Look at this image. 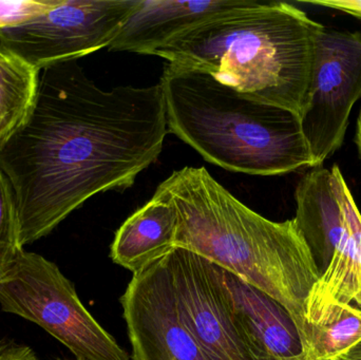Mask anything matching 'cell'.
<instances>
[{"label": "cell", "mask_w": 361, "mask_h": 360, "mask_svg": "<svg viewBox=\"0 0 361 360\" xmlns=\"http://www.w3.org/2000/svg\"><path fill=\"white\" fill-rule=\"evenodd\" d=\"M167 133L160 82L103 90L78 61L40 70L29 116L0 145L21 247L48 236L91 197L131 187L158 160Z\"/></svg>", "instance_id": "obj_1"}, {"label": "cell", "mask_w": 361, "mask_h": 360, "mask_svg": "<svg viewBox=\"0 0 361 360\" xmlns=\"http://www.w3.org/2000/svg\"><path fill=\"white\" fill-rule=\"evenodd\" d=\"M152 198L177 211L176 247L205 258L280 302L294 317L305 346L307 302L319 277L294 219L262 217L204 167L173 171Z\"/></svg>", "instance_id": "obj_2"}, {"label": "cell", "mask_w": 361, "mask_h": 360, "mask_svg": "<svg viewBox=\"0 0 361 360\" xmlns=\"http://www.w3.org/2000/svg\"><path fill=\"white\" fill-rule=\"evenodd\" d=\"M324 29L288 2L250 0L185 30L152 55L300 116Z\"/></svg>", "instance_id": "obj_3"}, {"label": "cell", "mask_w": 361, "mask_h": 360, "mask_svg": "<svg viewBox=\"0 0 361 360\" xmlns=\"http://www.w3.org/2000/svg\"><path fill=\"white\" fill-rule=\"evenodd\" d=\"M160 85L169 132L207 162L264 177L313 168L298 114L173 63L165 65Z\"/></svg>", "instance_id": "obj_4"}, {"label": "cell", "mask_w": 361, "mask_h": 360, "mask_svg": "<svg viewBox=\"0 0 361 360\" xmlns=\"http://www.w3.org/2000/svg\"><path fill=\"white\" fill-rule=\"evenodd\" d=\"M0 308L48 332L76 360H130L85 308L73 283L38 254L19 252L0 279Z\"/></svg>", "instance_id": "obj_5"}, {"label": "cell", "mask_w": 361, "mask_h": 360, "mask_svg": "<svg viewBox=\"0 0 361 360\" xmlns=\"http://www.w3.org/2000/svg\"><path fill=\"white\" fill-rule=\"evenodd\" d=\"M139 0H59L46 12L0 29V49L31 67L78 61L111 44Z\"/></svg>", "instance_id": "obj_6"}, {"label": "cell", "mask_w": 361, "mask_h": 360, "mask_svg": "<svg viewBox=\"0 0 361 360\" xmlns=\"http://www.w3.org/2000/svg\"><path fill=\"white\" fill-rule=\"evenodd\" d=\"M361 97V34L322 30L301 128L314 167L343 145L350 114Z\"/></svg>", "instance_id": "obj_7"}, {"label": "cell", "mask_w": 361, "mask_h": 360, "mask_svg": "<svg viewBox=\"0 0 361 360\" xmlns=\"http://www.w3.org/2000/svg\"><path fill=\"white\" fill-rule=\"evenodd\" d=\"M183 321L207 360H267L240 325L220 268L176 247L166 257Z\"/></svg>", "instance_id": "obj_8"}, {"label": "cell", "mask_w": 361, "mask_h": 360, "mask_svg": "<svg viewBox=\"0 0 361 360\" xmlns=\"http://www.w3.org/2000/svg\"><path fill=\"white\" fill-rule=\"evenodd\" d=\"M166 257L133 275L121 298L133 360H207L183 321Z\"/></svg>", "instance_id": "obj_9"}, {"label": "cell", "mask_w": 361, "mask_h": 360, "mask_svg": "<svg viewBox=\"0 0 361 360\" xmlns=\"http://www.w3.org/2000/svg\"><path fill=\"white\" fill-rule=\"evenodd\" d=\"M220 272L231 309L259 354L267 360H305L302 334L292 314L239 277Z\"/></svg>", "instance_id": "obj_10"}, {"label": "cell", "mask_w": 361, "mask_h": 360, "mask_svg": "<svg viewBox=\"0 0 361 360\" xmlns=\"http://www.w3.org/2000/svg\"><path fill=\"white\" fill-rule=\"evenodd\" d=\"M250 0H139L108 46L110 51L154 54L157 49L185 30L222 13L245 6Z\"/></svg>", "instance_id": "obj_11"}, {"label": "cell", "mask_w": 361, "mask_h": 360, "mask_svg": "<svg viewBox=\"0 0 361 360\" xmlns=\"http://www.w3.org/2000/svg\"><path fill=\"white\" fill-rule=\"evenodd\" d=\"M177 228L175 207L152 198L118 228L110 257L114 263L137 274L176 249Z\"/></svg>", "instance_id": "obj_12"}, {"label": "cell", "mask_w": 361, "mask_h": 360, "mask_svg": "<svg viewBox=\"0 0 361 360\" xmlns=\"http://www.w3.org/2000/svg\"><path fill=\"white\" fill-rule=\"evenodd\" d=\"M361 340V309L333 302L307 314L305 360H333Z\"/></svg>", "instance_id": "obj_13"}, {"label": "cell", "mask_w": 361, "mask_h": 360, "mask_svg": "<svg viewBox=\"0 0 361 360\" xmlns=\"http://www.w3.org/2000/svg\"><path fill=\"white\" fill-rule=\"evenodd\" d=\"M39 72L11 55L0 61V145L29 116L37 94Z\"/></svg>", "instance_id": "obj_14"}, {"label": "cell", "mask_w": 361, "mask_h": 360, "mask_svg": "<svg viewBox=\"0 0 361 360\" xmlns=\"http://www.w3.org/2000/svg\"><path fill=\"white\" fill-rule=\"evenodd\" d=\"M21 249L23 247L19 240L18 215L14 192L6 175L0 170V279Z\"/></svg>", "instance_id": "obj_15"}, {"label": "cell", "mask_w": 361, "mask_h": 360, "mask_svg": "<svg viewBox=\"0 0 361 360\" xmlns=\"http://www.w3.org/2000/svg\"><path fill=\"white\" fill-rule=\"evenodd\" d=\"M59 0H0V29L19 25L49 8Z\"/></svg>", "instance_id": "obj_16"}, {"label": "cell", "mask_w": 361, "mask_h": 360, "mask_svg": "<svg viewBox=\"0 0 361 360\" xmlns=\"http://www.w3.org/2000/svg\"><path fill=\"white\" fill-rule=\"evenodd\" d=\"M307 4L343 11L361 19V0H313Z\"/></svg>", "instance_id": "obj_17"}, {"label": "cell", "mask_w": 361, "mask_h": 360, "mask_svg": "<svg viewBox=\"0 0 361 360\" xmlns=\"http://www.w3.org/2000/svg\"><path fill=\"white\" fill-rule=\"evenodd\" d=\"M333 360H361V340L355 346L341 353Z\"/></svg>", "instance_id": "obj_18"}, {"label": "cell", "mask_w": 361, "mask_h": 360, "mask_svg": "<svg viewBox=\"0 0 361 360\" xmlns=\"http://www.w3.org/2000/svg\"><path fill=\"white\" fill-rule=\"evenodd\" d=\"M355 142L356 144H357L358 150H360V154L361 156V110L360 116H358L357 120V129H356Z\"/></svg>", "instance_id": "obj_19"}, {"label": "cell", "mask_w": 361, "mask_h": 360, "mask_svg": "<svg viewBox=\"0 0 361 360\" xmlns=\"http://www.w3.org/2000/svg\"><path fill=\"white\" fill-rule=\"evenodd\" d=\"M8 57H10V55L6 54V53H4V51L0 49V61H6V59H8Z\"/></svg>", "instance_id": "obj_20"}, {"label": "cell", "mask_w": 361, "mask_h": 360, "mask_svg": "<svg viewBox=\"0 0 361 360\" xmlns=\"http://www.w3.org/2000/svg\"><path fill=\"white\" fill-rule=\"evenodd\" d=\"M31 360H38L37 357H35V359H31Z\"/></svg>", "instance_id": "obj_21"}, {"label": "cell", "mask_w": 361, "mask_h": 360, "mask_svg": "<svg viewBox=\"0 0 361 360\" xmlns=\"http://www.w3.org/2000/svg\"><path fill=\"white\" fill-rule=\"evenodd\" d=\"M0 360H4V359H2V357H1V356H0Z\"/></svg>", "instance_id": "obj_22"}]
</instances>
